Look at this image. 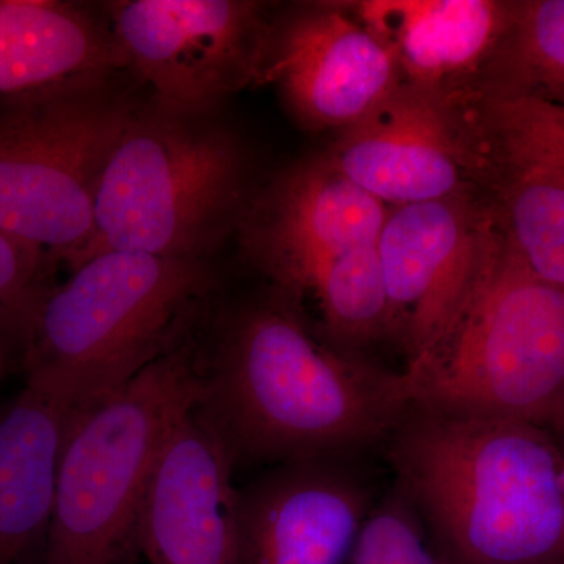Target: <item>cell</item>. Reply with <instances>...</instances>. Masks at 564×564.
I'll use <instances>...</instances> for the list:
<instances>
[{
  "instance_id": "8992f818",
  "label": "cell",
  "mask_w": 564,
  "mask_h": 564,
  "mask_svg": "<svg viewBox=\"0 0 564 564\" xmlns=\"http://www.w3.org/2000/svg\"><path fill=\"white\" fill-rule=\"evenodd\" d=\"M250 202V162L236 133L210 117L141 106L104 169L90 258L207 261Z\"/></svg>"
},
{
  "instance_id": "7a4b0ae2",
  "label": "cell",
  "mask_w": 564,
  "mask_h": 564,
  "mask_svg": "<svg viewBox=\"0 0 564 564\" xmlns=\"http://www.w3.org/2000/svg\"><path fill=\"white\" fill-rule=\"evenodd\" d=\"M384 448L448 564H564V452L551 430L410 404Z\"/></svg>"
},
{
  "instance_id": "ba28073f",
  "label": "cell",
  "mask_w": 564,
  "mask_h": 564,
  "mask_svg": "<svg viewBox=\"0 0 564 564\" xmlns=\"http://www.w3.org/2000/svg\"><path fill=\"white\" fill-rule=\"evenodd\" d=\"M111 31L152 104L180 117H210L228 96L261 82L270 24L245 0L109 2Z\"/></svg>"
},
{
  "instance_id": "44dd1931",
  "label": "cell",
  "mask_w": 564,
  "mask_h": 564,
  "mask_svg": "<svg viewBox=\"0 0 564 564\" xmlns=\"http://www.w3.org/2000/svg\"><path fill=\"white\" fill-rule=\"evenodd\" d=\"M348 564H448L399 485L373 505Z\"/></svg>"
},
{
  "instance_id": "277c9868",
  "label": "cell",
  "mask_w": 564,
  "mask_h": 564,
  "mask_svg": "<svg viewBox=\"0 0 564 564\" xmlns=\"http://www.w3.org/2000/svg\"><path fill=\"white\" fill-rule=\"evenodd\" d=\"M411 406L551 429L564 408V291L522 262L497 217L473 285L404 370Z\"/></svg>"
},
{
  "instance_id": "4fadbf2b",
  "label": "cell",
  "mask_w": 564,
  "mask_h": 564,
  "mask_svg": "<svg viewBox=\"0 0 564 564\" xmlns=\"http://www.w3.org/2000/svg\"><path fill=\"white\" fill-rule=\"evenodd\" d=\"M198 402L173 423L140 505L137 541L151 564H240L239 488Z\"/></svg>"
},
{
  "instance_id": "e0dca14e",
  "label": "cell",
  "mask_w": 564,
  "mask_h": 564,
  "mask_svg": "<svg viewBox=\"0 0 564 564\" xmlns=\"http://www.w3.org/2000/svg\"><path fill=\"white\" fill-rule=\"evenodd\" d=\"M131 69L91 11L61 0H0V98L88 84Z\"/></svg>"
},
{
  "instance_id": "6da1fadb",
  "label": "cell",
  "mask_w": 564,
  "mask_h": 564,
  "mask_svg": "<svg viewBox=\"0 0 564 564\" xmlns=\"http://www.w3.org/2000/svg\"><path fill=\"white\" fill-rule=\"evenodd\" d=\"M198 372V406L236 466L384 447L410 408L403 372L326 343L273 285L221 315Z\"/></svg>"
},
{
  "instance_id": "d6986e66",
  "label": "cell",
  "mask_w": 564,
  "mask_h": 564,
  "mask_svg": "<svg viewBox=\"0 0 564 564\" xmlns=\"http://www.w3.org/2000/svg\"><path fill=\"white\" fill-rule=\"evenodd\" d=\"M488 172L499 182L500 225L511 247L538 278L564 291V174L505 161L486 162Z\"/></svg>"
},
{
  "instance_id": "ffe728a7",
  "label": "cell",
  "mask_w": 564,
  "mask_h": 564,
  "mask_svg": "<svg viewBox=\"0 0 564 564\" xmlns=\"http://www.w3.org/2000/svg\"><path fill=\"white\" fill-rule=\"evenodd\" d=\"M469 98L470 126L486 161L543 166L564 174V106L486 95Z\"/></svg>"
},
{
  "instance_id": "5bb4252c",
  "label": "cell",
  "mask_w": 564,
  "mask_h": 564,
  "mask_svg": "<svg viewBox=\"0 0 564 564\" xmlns=\"http://www.w3.org/2000/svg\"><path fill=\"white\" fill-rule=\"evenodd\" d=\"M355 458L278 464L240 488V564H348L377 503Z\"/></svg>"
},
{
  "instance_id": "3957f363",
  "label": "cell",
  "mask_w": 564,
  "mask_h": 564,
  "mask_svg": "<svg viewBox=\"0 0 564 564\" xmlns=\"http://www.w3.org/2000/svg\"><path fill=\"white\" fill-rule=\"evenodd\" d=\"M215 289L209 261L99 252L33 304L21 344L25 380L77 404L109 392L191 336Z\"/></svg>"
},
{
  "instance_id": "7402d4cb",
  "label": "cell",
  "mask_w": 564,
  "mask_h": 564,
  "mask_svg": "<svg viewBox=\"0 0 564 564\" xmlns=\"http://www.w3.org/2000/svg\"><path fill=\"white\" fill-rule=\"evenodd\" d=\"M51 269L43 251L0 229V325L24 333Z\"/></svg>"
},
{
  "instance_id": "2e32d148",
  "label": "cell",
  "mask_w": 564,
  "mask_h": 564,
  "mask_svg": "<svg viewBox=\"0 0 564 564\" xmlns=\"http://www.w3.org/2000/svg\"><path fill=\"white\" fill-rule=\"evenodd\" d=\"M77 403L39 381L0 403V564H43Z\"/></svg>"
},
{
  "instance_id": "7c38bea8",
  "label": "cell",
  "mask_w": 564,
  "mask_h": 564,
  "mask_svg": "<svg viewBox=\"0 0 564 564\" xmlns=\"http://www.w3.org/2000/svg\"><path fill=\"white\" fill-rule=\"evenodd\" d=\"M261 84L303 128L340 132L402 85L391 52L344 3H315L270 25Z\"/></svg>"
},
{
  "instance_id": "9c48e42d",
  "label": "cell",
  "mask_w": 564,
  "mask_h": 564,
  "mask_svg": "<svg viewBox=\"0 0 564 564\" xmlns=\"http://www.w3.org/2000/svg\"><path fill=\"white\" fill-rule=\"evenodd\" d=\"M325 158L393 207L466 195L467 180L485 173L458 96L408 84L340 132Z\"/></svg>"
},
{
  "instance_id": "ac0fdd59",
  "label": "cell",
  "mask_w": 564,
  "mask_h": 564,
  "mask_svg": "<svg viewBox=\"0 0 564 564\" xmlns=\"http://www.w3.org/2000/svg\"><path fill=\"white\" fill-rule=\"evenodd\" d=\"M480 93L564 106V0L510 2Z\"/></svg>"
},
{
  "instance_id": "5b68a950",
  "label": "cell",
  "mask_w": 564,
  "mask_h": 564,
  "mask_svg": "<svg viewBox=\"0 0 564 564\" xmlns=\"http://www.w3.org/2000/svg\"><path fill=\"white\" fill-rule=\"evenodd\" d=\"M198 366L187 336L131 380L77 404L43 564H135L141 500L166 434L198 402Z\"/></svg>"
},
{
  "instance_id": "603a6c76",
  "label": "cell",
  "mask_w": 564,
  "mask_h": 564,
  "mask_svg": "<svg viewBox=\"0 0 564 564\" xmlns=\"http://www.w3.org/2000/svg\"><path fill=\"white\" fill-rule=\"evenodd\" d=\"M22 333L11 326L0 325V381L13 369L20 366Z\"/></svg>"
},
{
  "instance_id": "30bf717a",
  "label": "cell",
  "mask_w": 564,
  "mask_h": 564,
  "mask_svg": "<svg viewBox=\"0 0 564 564\" xmlns=\"http://www.w3.org/2000/svg\"><path fill=\"white\" fill-rule=\"evenodd\" d=\"M497 215L475 209L466 195L391 207L380 239L389 339L404 370L432 350L466 299Z\"/></svg>"
},
{
  "instance_id": "52a82bcc",
  "label": "cell",
  "mask_w": 564,
  "mask_h": 564,
  "mask_svg": "<svg viewBox=\"0 0 564 564\" xmlns=\"http://www.w3.org/2000/svg\"><path fill=\"white\" fill-rule=\"evenodd\" d=\"M111 79L0 98V229L77 269L104 169L141 104Z\"/></svg>"
},
{
  "instance_id": "9a60e30c",
  "label": "cell",
  "mask_w": 564,
  "mask_h": 564,
  "mask_svg": "<svg viewBox=\"0 0 564 564\" xmlns=\"http://www.w3.org/2000/svg\"><path fill=\"white\" fill-rule=\"evenodd\" d=\"M391 52L402 84L455 95L481 73L507 25L492 0H366L344 3Z\"/></svg>"
},
{
  "instance_id": "cb8c5ba5",
  "label": "cell",
  "mask_w": 564,
  "mask_h": 564,
  "mask_svg": "<svg viewBox=\"0 0 564 564\" xmlns=\"http://www.w3.org/2000/svg\"><path fill=\"white\" fill-rule=\"evenodd\" d=\"M549 430L554 434L555 440L558 441L560 447H562L564 452V408L562 413H560L558 419L554 422V425Z\"/></svg>"
},
{
  "instance_id": "8fae6325",
  "label": "cell",
  "mask_w": 564,
  "mask_h": 564,
  "mask_svg": "<svg viewBox=\"0 0 564 564\" xmlns=\"http://www.w3.org/2000/svg\"><path fill=\"white\" fill-rule=\"evenodd\" d=\"M389 210L321 155L270 182L237 229L251 262L300 304L329 263L378 243Z\"/></svg>"
}]
</instances>
